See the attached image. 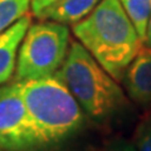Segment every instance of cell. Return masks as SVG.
<instances>
[{
  "instance_id": "obj_1",
  "label": "cell",
  "mask_w": 151,
  "mask_h": 151,
  "mask_svg": "<svg viewBox=\"0 0 151 151\" xmlns=\"http://www.w3.org/2000/svg\"><path fill=\"white\" fill-rule=\"evenodd\" d=\"M73 35L117 82L144 45L120 0H101L86 18L72 25Z\"/></svg>"
},
{
  "instance_id": "obj_2",
  "label": "cell",
  "mask_w": 151,
  "mask_h": 151,
  "mask_svg": "<svg viewBox=\"0 0 151 151\" xmlns=\"http://www.w3.org/2000/svg\"><path fill=\"white\" fill-rule=\"evenodd\" d=\"M15 83L24 100L38 150L64 142L86 124L87 115L55 76Z\"/></svg>"
},
{
  "instance_id": "obj_3",
  "label": "cell",
  "mask_w": 151,
  "mask_h": 151,
  "mask_svg": "<svg viewBox=\"0 0 151 151\" xmlns=\"http://www.w3.org/2000/svg\"><path fill=\"white\" fill-rule=\"evenodd\" d=\"M92 120L106 124L121 117L130 108L127 94L110 73L84 49L79 42H70L65 59L55 72Z\"/></svg>"
},
{
  "instance_id": "obj_4",
  "label": "cell",
  "mask_w": 151,
  "mask_h": 151,
  "mask_svg": "<svg viewBox=\"0 0 151 151\" xmlns=\"http://www.w3.org/2000/svg\"><path fill=\"white\" fill-rule=\"evenodd\" d=\"M70 44L68 25L42 20L30 24L18 50L14 82L54 76Z\"/></svg>"
},
{
  "instance_id": "obj_5",
  "label": "cell",
  "mask_w": 151,
  "mask_h": 151,
  "mask_svg": "<svg viewBox=\"0 0 151 151\" xmlns=\"http://www.w3.org/2000/svg\"><path fill=\"white\" fill-rule=\"evenodd\" d=\"M24 100L15 82L0 86V151H37Z\"/></svg>"
},
{
  "instance_id": "obj_6",
  "label": "cell",
  "mask_w": 151,
  "mask_h": 151,
  "mask_svg": "<svg viewBox=\"0 0 151 151\" xmlns=\"http://www.w3.org/2000/svg\"><path fill=\"white\" fill-rule=\"evenodd\" d=\"M127 97L144 108L151 107V48L141 47L122 77Z\"/></svg>"
},
{
  "instance_id": "obj_7",
  "label": "cell",
  "mask_w": 151,
  "mask_h": 151,
  "mask_svg": "<svg viewBox=\"0 0 151 151\" xmlns=\"http://www.w3.org/2000/svg\"><path fill=\"white\" fill-rule=\"evenodd\" d=\"M30 23V15L27 14L0 33V86L8 83L14 76L19 47Z\"/></svg>"
},
{
  "instance_id": "obj_8",
  "label": "cell",
  "mask_w": 151,
  "mask_h": 151,
  "mask_svg": "<svg viewBox=\"0 0 151 151\" xmlns=\"http://www.w3.org/2000/svg\"><path fill=\"white\" fill-rule=\"evenodd\" d=\"M101 0H58L37 14L40 20L73 25L91 13Z\"/></svg>"
},
{
  "instance_id": "obj_9",
  "label": "cell",
  "mask_w": 151,
  "mask_h": 151,
  "mask_svg": "<svg viewBox=\"0 0 151 151\" xmlns=\"http://www.w3.org/2000/svg\"><path fill=\"white\" fill-rule=\"evenodd\" d=\"M120 3L134 23L141 39L145 40L151 17V0H120Z\"/></svg>"
},
{
  "instance_id": "obj_10",
  "label": "cell",
  "mask_w": 151,
  "mask_h": 151,
  "mask_svg": "<svg viewBox=\"0 0 151 151\" xmlns=\"http://www.w3.org/2000/svg\"><path fill=\"white\" fill-rule=\"evenodd\" d=\"M30 0H0V33L29 14Z\"/></svg>"
},
{
  "instance_id": "obj_11",
  "label": "cell",
  "mask_w": 151,
  "mask_h": 151,
  "mask_svg": "<svg viewBox=\"0 0 151 151\" xmlns=\"http://www.w3.org/2000/svg\"><path fill=\"white\" fill-rule=\"evenodd\" d=\"M134 146L136 151H151V111L140 120L136 127Z\"/></svg>"
},
{
  "instance_id": "obj_12",
  "label": "cell",
  "mask_w": 151,
  "mask_h": 151,
  "mask_svg": "<svg viewBox=\"0 0 151 151\" xmlns=\"http://www.w3.org/2000/svg\"><path fill=\"white\" fill-rule=\"evenodd\" d=\"M102 151H136V149L132 142H129L124 139H119L110 142Z\"/></svg>"
},
{
  "instance_id": "obj_13",
  "label": "cell",
  "mask_w": 151,
  "mask_h": 151,
  "mask_svg": "<svg viewBox=\"0 0 151 151\" xmlns=\"http://www.w3.org/2000/svg\"><path fill=\"white\" fill-rule=\"evenodd\" d=\"M58 0H30V9H32V13L37 15L39 12H42L44 8L49 6L50 4H53Z\"/></svg>"
},
{
  "instance_id": "obj_14",
  "label": "cell",
  "mask_w": 151,
  "mask_h": 151,
  "mask_svg": "<svg viewBox=\"0 0 151 151\" xmlns=\"http://www.w3.org/2000/svg\"><path fill=\"white\" fill-rule=\"evenodd\" d=\"M144 44L146 47L151 48V17H150V20H149V25H147V30H146V37H145V40H144Z\"/></svg>"
}]
</instances>
